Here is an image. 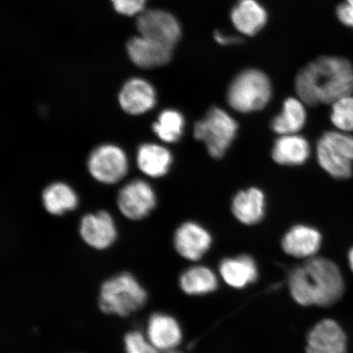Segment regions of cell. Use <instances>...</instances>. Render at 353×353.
<instances>
[{
	"mask_svg": "<svg viewBox=\"0 0 353 353\" xmlns=\"http://www.w3.org/2000/svg\"><path fill=\"white\" fill-rule=\"evenodd\" d=\"M295 90L300 100L311 107L332 105L353 94V66L343 57H321L300 70Z\"/></svg>",
	"mask_w": 353,
	"mask_h": 353,
	"instance_id": "1",
	"label": "cell"
},
{
	"mask_svg": "<svg viewBox=\"0 0 353 353\" xmlns=\"http://www.w3.org/2000/svg\"><path fill=\"white\" fill-rule=\"evenodd\" d=\"M288 286L294 301L305 307L332 306L342 298L345 289L337 265L316 256L290 272Z\"/></svg>",
	"mask_w": 353,
	"mask_h": 353,
	"instance_id": "2",
	"label": "cell"
},
{
	"mask_svg": "<svg viewBox=\"0 0 353 353\" xmlns=\"http://www.w3.org/2000/svg\"><path fill=\"white\" fill-rule=\"evenodd\" d=\"M147 299V292L134 276L123 272L101 285L99 307L108 314L126 316L142 308Z\"/></svg>",
	"mask_w": 353,
	"mask_h": 353,
	"instance_id": "3",
	"label": "cell"
},
{
	"mask_svg": "<svg viewBox=\"0 0 353 353\" xmlns=\"http://www.w3.org/2000/svg\"><path fill=\"white\" fill-rule=\"evenodd\" d=\"M272 98L270 79L261 70H243L233 79L228 91V103L241 113L262 110Z\"/></svg>",
	"mask_w": 353,
	"mask_h": 353,
	"instance_id": "4",
	"label": "cell"
},
{
	"mask_svg": "<svg viewBox=\"0 0 353 353\" xmlns=\"http://www.w3.org/2000/svg\"><path fill=\"white\" fill-rule=\"evenodd\" d=\"M316 157L322 169L333 178H350L353 165V137L341 131L325 132L317 142Z\"/></svg>",
	"mask_w": 353,
	"mask_h": 353,
	"instance_id": "5",
	"label": "cell"
},
{
	"mask_svg": "<svg viewBox=\"0 0 353 353\" xmlns=\"http://www.w3.org/2000/svg\"><path fill=\"white\" fill-rule=\"evenodd\" d=\"M238 130L234 119L219 108H211L203 120L196 123L194 137L205 144L211 157L221 159L230 148Z\"/></svg>",
	"mask_w": 353,
	"mask_h": 353,
	"instance_id": "6",
	"label": "cell"
},
{
	"mask_svg": "<svg viewBox=\"0 0 353 353\" xmlns=\"http://www.w3.org/2000/svg\"><path fill=\"white\" fill-rule=\"evenodd\" d=\"M90 175L103 184H116L129 171V161L125 151L117 145L105 143L92 150L87 161Z\"/></svg>",
	"mask_w": 353,
	"mask_h": 353,
	"instance_id": "7",
	"label": "cell"
},
{
	"mask_svg": "<svg viewBox=\"0 0 353 353\" xmlns=\"http://www.w3.org/2000/svg\"><path fill=\"white\" fill-rule=\"evenodd\" d=\"M137 28L140 37L173 50L182 35L178 20L170 13L160 10L141 12Z\"/></svg>",
	"mask_w": 353,
	"mask_h": 353,
	"instance_id": "8",
	"label": "cell"
},
{
	"mask_svg": "<svg viewBox=\"0 0 353 353\" xmlns=\"http://www.w3.org/2000/svg\"><path fill=\"white\" fill-rule=\"evenodd\" d=\"M157 195L148 182L135 179L123 186L117 196V205L121 214L130 220L143 219L156 208Z\"/></svg>",
	"mask_w": 353,
	"mask_h": 353,
	"instance_id": "9",
	"label": "cell"
},
{
	"mask_svg": "<svg viewBox=\"0 0 353 353\" xmlns=\"http://www.w3.org/2000/svg\"><path fill=\"white\" fill-rule=\"evenodd\" d=\"M79 234L92 248L105 250L116 241L117 228L112 216L108 211L101 210L83 216L79 224Z\"/></svg>",
	"mask_w": 353,
	"mask_h": 353,
	"instance_id": "10",
	"label": "cell"
},
{
	"mask_svg": "<svg viewBox=\"0 0 353 353\" xmlns=\"http://www.w3.org/2000/svg\"><path fill=\"white\" fill-rule=\"evenodd\" d=\"M174 245L176 252L182 257L191 261H197L210 250L212 236L201 225L187 222L176 229Z\"/></svg>",
	"mask_w": 353,
	"mask_h": 353,
	"instance_id": "11",
	"label": "cell"
},
{
	"mask_svg": "<svg viewBox=\"0 0 353 353\" xmlns=\"http://www.w3.org/2000/svg\"><path fill=\"white\" fill-rule=\"evenodd\" d=\"M346 334L334 320L319 321L308 333L307 353H346Z\"/></svg>",
	"mask_w": 353,
	"mask_h": 353,
	"instance_id": "12",
	"label": "cell"
},
{
	"mask_svg": "<svg viewBox=\"0 0 353 353\" xmlns=\"http://www.w3.org/2000/svg\"><path fill=\"white\" fill-rule=\"evenodd\" d=\"M119 103L123 112L132 116H139L156 105V90L151 83L143 79H132L123 86L119 94Z\"/></svg>",
	"mask_w": 353,
	"mask_h": 353,
	"instance_id": "13",
	"label": "cell"
},
{
	"mask_svg": "<svg viewBox=\"0 0 353 353\" xmlns=\"http://www.w3.org/2000/svg\"><path fill=\"white\" fill-rule=\"evenodd\" d=\"M173 48L149 41L142 37L130 39L127 52L130 60L143 69H151L170 63L173 55Z\"/></svg>",
	"mask_w": 353,
	"mask_h": 353,
	"instance_id": "14",
	"label": "cell"
},
{
	"mask_svg": "<svg viewBox=\"0 0 353 353\" xmlns=\"http://www.w3.org/2000/svg\"><path fill=\"white\" fill-rule=\"evenodd\" d=\"M321 235L316 228L306 225H296L290 228L282 239L285 252L298 259L315 257L321 245Z\"/></svg>",
	"mask_w": 353,
	"mask_h": 353,
	"instance_id": "15",
	"label": "cell"
},
{
	"mask_svg": "<svg viewBox=\"0 0 353 353\" xmlns=\"http://www.w3.org/2000/svg\"><path fill=\"white\" fill-rule=\"evenodd\" d=\"M148 335L150 343L157 350H173L179 345L183 332L179 322L164 313H154L148 321Z\"/></svg>",
	"mask_w": 353,
	"mask_h": 353,
	"instance_id": "16",
	"label": "cell"
},
{
	"mask_svg": "<svg viewBox=\"0 0 353 353\" xmlns=\"http://www.w3.org/2000/svg\"><path fill=\"white\" fill-rule=\"evenodd\" d=\"M219 273L225 283L235 289L245 288L259 277L257 264L247 254L223 259L219 265Z\"/></svg>",
	"mask_w": 353,
	"mask_h": 353,
	"instance_id": "17",
	"label": "cell"
},
{
	"mask_svg": "<svg viewBox=\"0 0 353 353\" xmlns=\"http://www.w3.org/2000/svg\"><path fill=\"white\" fill-rule=\"evenodd\" d=\"M231 19L238 32L254 37L268 21V13L257 0H239L232 8Z\"/></svg>",
	"mask_w": 353,
	"mask_h": 353,
	"instance_id": "18",
	"label": "cell"
},
{
	"mask_svg": "<svg viewBox=\"0 0 353 353\" xmlns=\"http://www.w3.org/2000/svg\"><path fill=\"white\" fill-rule=\"evenodd\" d=\"M173 164L171 152L161 145L143 143L137 152V165L143 174L151 178H161Z\"/></svg>",
	"mask_w": 353,
	"mask_h": 353,
	"instance_id": "19",
	"label": "cell"
},
{
	"mask_svg": "<svg viewBox=\"0 0 353 353\" xmlns=\"http://www.w3.org/2000/svg\"><path fill=\"white\" fill-rule=\"evenodd\" d=\"M265 196L261 190L251 188L238 192L233 198L234 216L245 225H254L261 221L265 212Z\"/></svg>",
	"mask_w": 353,
	"mask_h": 353,
	"instance_id": "20",
	"label": "cell"
},
{
	"mask_svg": "<svg viewBox=\"0 0 353 353\" xmlns=\"http://www.w3.org/2000/svg\"><path fill=\"white\" fill-rule=\"evenodd\" d=\"M310 152V145L303 137L282 135L273 145L272 157L277 164L294 166L304 164Z\"/></svg>",
	"mask_w": 353,
	"mask_h": 353,
	"instance_id": "21",
	"label": "cell"
},
{
	"mask_svg": "<svg viewBox=\"0 0 353 353\" xmlns=\"http://www.w3.org/2000/svg\"><path fill=\"white\" fill-rule=\"evenodd\" d=\"M42 203L48 214L63 215L77 208L78 195L68 184L57 182L48 185L42 193Z\"/></svg>",
	"mask_w": 353,
	"mask_h": 353,
	"instance_id": "22",
	"label": "cell"
},
{
	"mask_svg": "<svg viewBox=\"0 0 353 353\" xmlns=\"http://www.w3.org/2000/svg\"><path fill=\"white\" fill-rule=\"evenodd\" d=\"M306 120V110L301 100L289 98L285 101L282 112L273 118L271 127L281 136L294 134L303 129Z\"/></svg>",
	"mask_w": 353,
	"mask_h": 353,
	"instance_id": "23",
	"label": "cell"
},
{
	"mask_svg": "<svg viewBox=\"0 0 353 353\" xmlns=\"http://www.w3.org/2000/svg\"><path fill=\"white\" fill-rule=\"evenodd\" d=\"M180 288L189 295H205L214 292L219 280L210 268L205 266L190 268L179 278Z\"/></svg>",
	"mask_w": 353,
	"mask_h": 353,
	"instance_id": "24",
	"label": "cell"
},
{
	"mask_svg": "<svg viewBox=\"0 0 353 353\" xmlns=\"http://www.w3.org/2000/svg\"><path fill=\"white\" fill-rule=\"evenodd\" d=\"M185 127V119L179 110L168 109L159 114L153 123L152 130L162 142L174 143L182 138Z\"/></svg>",
	"mask_w": 353,
	"mask_h": 353,
	"instance_id": "25",
	"label": "cell"
},
{
	"mask_svg": "<svg viewBox=\"0 0 353 353\" xmlns=\"http://www.w3.org/2000/svg\"><path fill=\"white\" fill-rule=\"evenodd\" d=\"M330 120L339 131L353 132V96H347L332 104Z\"/></svg>",
	"mask_w": 353,
	"mask_h": 353,
	"instance_id": "26",
	"label": "cell"
},
{
	"mask_svg": "<svg viewBox=\"0 0 353 353\" xmlns=\"http://www.w3.org/2000/svg\"><path fill=\"white\" fill-rule=\"evenodd\" d=\"M149 342L139 331H132L125 337L126 353H159L157 348Z\"/></svg>",
	"mask_w": 353,
	"mask_h": 353,
	"instance_id": "27",
	"label": "cell"
},
{
	"mask_svg": "<svg viewBox=\"0 0 353 353\" xmlns=\"http://www.w3.org/2000/svg\"><path fill=\"white\" fill-rule=\"evenodd\" d=\"M114 10L121 14L134 16L143 12L145 0H112Z\"/></svg>",
	"mask_w": 353,
	"mask_h": 353,
	"instance_id": "28",
	"label": "cell"
},
{
	"mask_svg": "<svg viewBox=\"0 0 353 353\" xmlns=\"http://www.w3.org/2000/svg\"><path fill=\"white\" fill-rule=\"evenodd\" d=\"M336 15L343 25L353 28V0H346L345 2L339 4Z\"/></svg>",
	"mask_w": 353,
	"mask_h": 353,
	"instance_id": "29",
	"label": "cell"
},
{
	"mask_svg": "<svg viewBox=\"0 0 353 353\" xmlns=\"http://www.w3.org/2000/svg\"><path fill=\"white\" fill-rule=\"evenodd\" d=\"M214 39L221 46H231V44H236L241 42V38L234 37V35L225 34L223 32H219V30L214 32Z\"/></svg>",
	"mask_w": 353,
	"mask_h": 353,
	"instance_id": "30",
	"label": "cell"
},
{
	"mask_svg": "<svg viewBox=\"0 0 353 353\" xmlns=\"http://www.w3.org/2000/svg\"><path fill=\"white\" fill-rule=\"evenodd\" d=\"M348 261H350V268L353 272V247L348 253Z\"/></svg>",
	"mask_w": 353,
	"mask_h": 353,
	"instance_id": "31",
	"label": "cell"
},
{
	"mask_svg": "<svg viewBox=\"0 0 353 353\" xmlns=\"http://www.w3.org/2000/svg\"><path fill=\"white\" fill-rule=\"evenodd\" d=\"M166 353H181V352H174V351L170 350V351H167Z\"/></svg>",
	"mask_w": 353,
	"mask_h": 353,
	"instance_id": "32",
	"label": "cell"
}]
</instances>
